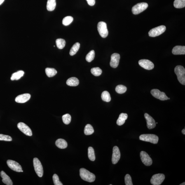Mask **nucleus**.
<instances>
[{
	"instance_id": "obj_4",
	"label": "nucleus",
	"mask_w": 185,
	"mask_h": 185,
	"mask_svg": "<svg viewBox=\"0 0 185 185\" xmlns=\"http://www.w3.org/2000/svg\"><path fill=\"white\" fill-rule=\"evenodd\" d=\"M166 28L164 25H160L151 29L148 32L150 37H155L160 35L164 32Z\"/></svg>"
},
{
	"instance_id": "obj_5",
	"label": "nucleus",
	"mask_w": 185,
	"mask_h": 185,
	"mask_svg": "<svg viewBox=\"0 0 185 185\" xmlns=\"http://www.w3.org/2000/svg\"><path fill=\"white\" fill-rule=\"evenodd\" d=\"M97 29L99 34L103 38L107 37L109 34L107 24L103 21L99 22L97 25Z\"/></svg>"
},
{
	"instance_id": "obj_10",
	"label": "nucleus",
	"mask_w": 185,
	"mask_h": 185,
	"mask_svg": "<svg viewBox=\"0 0 185 185\" xmlns=\"http://www.w3.org/2000/svg\"><path fill=\"white\" fill-rule=\"evenodd\" d=\"M140 156L142 163L146 166H149L152 165V160L147 153L144 151H141Z\"/></svg>"
},
{
	"instance_id": "obj_11",
	"label": "nucleus",
	"mask_w": 185,
	"mask_h": 185,
	"mask_svg": "<svg viewBox=\"0 0 185 185\" xmlns=\"http://www.w3.org/2000/svg\"><path fill=\"white\" fill-rule=\"evenodd\" d=\"M7 163L8 166L12 170L17 172H21L22 170V167L17 162L13 160H8Z\"/></svg>"
},
{
	"instance_id": "obj_3",
	"label": "nucleus",
	"mask_w": 185,
	"mask_h": 185,
	"mask_svg": "<svg viewBox=\"0 0 185 185\" xmlns=\"http://www.w3.org/2000/svg\"><path fill=\"white\" fill-rule=\"evenodd\" d=\"M139 139L141 141L154 144L158 143L159 140L158 136L153 134H142L139 136Z\"/></svg>"
},
{
	"instance_id": "obj_34",
	"label": "nucleus",
	"mask_w": 185,
	"mask_h": 185,
	"mask_svg": "<svg viewBox=\"0 0 185 185\" xmlns=\"http://www.w3.org/2000/svg\"><path fill=\"white\" fill-rule=\"evenodd\" d=\"M92 74L95 76H99L102 74V71L99 67H95L92 68L91 69Z\"/></svg>"
},
{
	"instance_id": "obj_7",
	"label": "nucleus",
	"mask_w": 185,
	"mask_h": 185,
	"mask_svg": "<svg viewBox=\"0 0 185 185\" xmlns=\"http://www.w3.org/2000/svg\"><path fill=\"white\" fill-rule=\"evenodd\" d=\"M33 163L36 174L38 177H42L43 175V170L41 162L38 158H34Z\"/></svg>"
},
{
	"instance_id": "obj_38",
	"label": "nucleus",
	"mask_w": 185,
	"mask_h": 185,
	"mask_svg": "<svg viewBox=\"0 0 185 185\" xmlns=\"http://www.w3.org/2000/svg\"><path fill=\"white\" fill-rule=\"evenodd\" d=\"M0 141H12V139L9 136L0 134Z\"/></svg>"
},
{
	"instance_id": "obj_16",
	"label": "nucleus",
	"mask_w": 185,
	"mask_h": 185,
	"mask_svg": "<svg viewBox=\"0 0 185 185\" xmlns=\"http://www.w3.org/2000/svg\"><path fill=\"white\" fill-rule=\"evenodd\" d=\"M144 116L147 122L148 128L149 129H151L155 128L156 126V123L154 119L147 113H145Z\"/></svg>"
},
{
	"instance_id": "obj_14",
	"label": "nucleus",
	"mask_w": 185,
	"mask_h": 185,
	"mask_svg": "<svg viewBox=\"0 0 185 185\" xmlns=\"http://www.w3.org/2000/svg\"><path fill=\"white\" fill-rule=\"evenodd\" d=\"M121 154L119 148L117 146H115L113 149V153L112 158V162L113 164H116L117 163L120 158Z\"/></svg>"
},
{
	"instance_id": "obj_33",
	"label": "nucleus",
	"mask_w": 185,
	"mask_h": 185,
	"mask_svg": "<svg viewBox=\"0 0 185 185\" xmlns=\"http://www.w3.org/2000/svg\"><path fill=\"white\" fill-rule=\"evenodd\" d=\"M74 20V18L71 16H69L64 17L62 20V24L65 26H68Z\"/></svg>"
},
{
	"instance_id": "obj_24",
	"label": "nucleus",
	"mask_w": 185,
	"mask_h": 185,
	"mask_svg": "<svg viewBox=\"0 0 185 185\" xmlns=\"http://www.w3.org/2000/svg\"><path fill=\"white\" fill-rule=\"evenodd\" d=\"M24 73V71L22 70L19 71L17 72L13 73L12 75L11 80L13 81L15 80H18L23 76Z\"/></svg>"
},
{
	"instance_id": "obj_13",
	"label": "nucleus",
	"mask_w": 185,
	"mask_h": 185,
	"mask_svg": "<svg viewBox=\"0 0 185 185\" xmlns=\"http://www.w3.org/2000/svg\"><path fill=\"white\" fill-rule=\"evenodd\" d=\"M139 64L141 67L148 70H151L154 67L153 63L147 59H141L139 61Z\"/></svg>"
},
{
	"instance_id": "obj_28",
	"label": "nucleus",
	"mask_w": 185,
	"mask_h": 185,
	"mask_svg": "<svg viewBox=\"0 0 185 185\" xmlns=\"http://www.w3.org/2000/svg\"><path fill=\"white\" fill-rule=\"evenodd\" d=\"M94 130L93 127L90 124L87 125L85 126L84 130V133L86 135H90L93 134Z\"/></svg>"
},
{
	"instance_id": "obj_27",
	"label": "nucleus",
	"mask_w": 185,
	"mask_h": 185,
	"mask_svg": "<svg viewBox=\"0 0 185 185\" xmlns=\"http://www.w3.org/2000/svg\"><path fill=\"white\" fill-rule=\"evenodd\" d=\"M174 7L181 8L185 6V0H175L174 3Z\"/></svg>"
},
{
	"instance_id": "obj_15",
	"label": "nucleus",
	"mask_w": 185,
	"mask_h": 185,
	"mask_svg": "<svg viewBox=\"0 0 185 185\" xmlns=\"http://www.w3.org/2000/svg\"><path fill=\"white\" fill-rule=\"evenodd\" d=\"M120 58V55L118 53H114L111 56L110 66L113 68L117 67L119 64Z\"/></svg>"
},
{
	"instance_id": "obj_18",
	"label": "nucleus",
	"mask_w": 185,
	"mask_h": 185,
	"mask_svg": "<svg viewBox=\"0 0 185 185\" xmlns=\"http://www.w3.org/2000/svg\"><path fill=\"white\" fill-rule=\"evenodd\" d=\"M172 53L175 55H185V46H176L173 48Z\"/></svg>"
},
{
	"instance_id": "obj_37",
	"label": "nucleus",
	"mask_w": 185,
	"mask_h": 185,
	"mask_svg": "<svg viewBox=\"0 0 185 185\" xmlns=\"http://www.w3.org/2000/svg\"><path fill=\"white\" fill-rule=\"evenodd\" d=\"M53 179L54 184L55 185H63L62 183L59 180L58 176L57 174H54L53 177Z\"/></svg>"
},
{
	"instance_id": "obj_17",
	"label": "nucleus",
	"mask_w": 185,
	"mask_h": 185,
	"mask_svg": "<svg viewBox=\"0 0 185 185\" xmlns=\"http://www.w3.org/2000/svg\"><path fill=\"white\" fill-rule=\"evenodd\" d=\"M31 98L30 94L26 93L19 95L15 99V101L20 103H23L28 101Z\"/></svg>"
},
{
	"instance_id": "obj_31",
	"label": "nucleus",
	"mask_w": 185,
	"mask_h": 185,
	"mask_svg": "<svg viewBox=\"0 0 185 185\" xmlns=\"http://www.w3.org/2000/svg\"><path fill=\"white\" fill-rule=\"evenodd\" d=\"M88 155L89 159L92 161H94L95 160V153L93 148L89 147L88 149Z\"/></svg>"
},
{
	"instance_id": "obj_19",
	"label": "nucleus",
	"mask_w": 185,
	"mask_h": 185,
	"mask_svg": "<svg viewBox=\"0 0 185 185\" xmlns=\"http://www.w3.org/2000/svg\"><path fill=\"white\" fill-rule=\"evenodd\" d=\"M1 176L3 179L2 180L4 184L7 185H13V182L10 178L3 171H2L1 172Z\"/></svg>"
},
{
	"instance_id": "obj_12",
	"label": "nucleus",
	"mask_w": 185,
	"mask_h": 185,
	"mask_svg": "<svg viewBox=\"0 0 185 185\" xmlns=\"http://www.w3.org/2000/svg\"><path fill=\"white\" fill-rule=\"evenodd\" d=\"M17 127L25 135L28 136H32V133L31 129L23 123H19L17 125Z\"/></svg>"
},
{
	"instance_id": "obj_41",
	"label": "nucleus",
	"mask_w": 185,
	"mask_h": 185,
	"mask_svg": "<svg viewBox=\"0 0 185 185\" xmlns=\"http://www.w3.org/2000/svg\"><path fill=\"white\" fill-rule=\"evenodd\" d=\"M4 1L5 0H0V5L2 4L3 3Z\"/></svg>"
},
{
	"instance_id": "obj_43",
	"label": "nucleus",
	"mask_w": 185,
	"mask_h": 185,
	"mask_svg": "<svg viewBox=\"0 0 185 185\" xmlns=\"http://www.w3.org/2000/svg\"><path fill=\"white\" fill-rule=\"evenodd\" d=\"M180 185H185V182H184V183H182V184H180Z\"/></svg>"
},
{
	"instance_id": "obj_39",
	"label": "nucleus",
	"mask_w": 185,
	"mask_h": 185,
	"mask_svg": "<svg viewBox=\"0 0 185 185\" xmlns=\"http://www.w3.org/2000/svg\"><path fill=\"white\" fill-rule=\"evenodd\" d=\"M125 184L126 185H133V184H132V178H131L129 174H127L125 176Z\"/></svg>"
},
{
	"instance_id": "obj_42",
	"label": "nucleus",
	"mask_w": 185,
	"mask_h": 185,
	"mask_svg": "<svg viewBox=\"0 0 185 185\" xmlns=\"http://www.w3.org/2000/svg\"><path fill=\"white\" fill-rule=\"evenodd\" d=\"M182 133L184 134V135H185V129H183L182 131Z\"/></svg>"
},
{
	"instance_id": "obj_22",
	"label": "nucleus",
	"mask_w": 185,
	"mask_h": 185,
	"mask_svg": "<svg viewBox=\"0 0 185 185\" xmlns=\"http://www.w3.org/2000/svg\"><path fill=\"white\" fill-rule=\"evenodd\" d=\"M55 144L57 147L60 149H64L67 148L68 146L67 142L62 139H58L56 141Z\"/></svg>"
},
{
	"instance_id": "obj_21",
	"label": "nucleus",
	"mask_w": 185,
	"mask_h": 185,
	"mask_svg": "<svg viewBox=\"0 0 185 185\" xmlns=\"http://www.w3.org/2000/svg\"><path fill=\"white\" fill-rule=\"evenodd\" d=\"M67 85L71 86H76L79 84V81L76 77H71L68 79L66 82Z\"/></svg>"
},
{
	"instance_id": "obj_40",
	"label": "nucleus",
	"mask_w": 185,
	"mask_h": 185,
	"mask_svg": "<svg viewBox=\"0 0 185 185\" xmlns=\"http://www.w3.org/2000/svg\"><path fill=\"white\" fill-rule=\"evenodd\" d=\"M88 4L90 6H93L95 3V0H86Z\"/></svg>"
},
{
	"instance_id": "obj_35",
	"label": "nucleus",
	"mask_w": 185,
	"mask_h": 185,
	"mask_svg": "<svg viewBox=\"0 0 185 185\" xmlns=\"http://www.w3.org/2000/svg\"><path fill=\"white\" fill-rule=\"evenodd\" d=\"M95 57V52L94 50H92L87 55L86 60L88 62H91L94 60Z\"/></svg>"
},
{
	"instance_id": "obj_23",
	"label": "nucleus",
	"mask_w": 185,
	"mask_h": 185,
	"mask_svg": "<svg viewBox=\"0 0 185 185\" xmlns=\"http://www.w3.org/2000/svg\"><path fill=\"white\" fill-rule=\"evenodd\" d=\"M56 5V0H48L47 4V9L49 11H53Z\"/></svg>"
},
{
	"instance_id": "obj_36",
	"label": "nucleus",
	"mask_w": 185,
	"mask_h": 185,
	"mask_svg": "<svg viewBox=\"0 0 185 185\" xmlns=\"http://www.w3.org/2000/svg\"><path fill=\"white\" fill-rule=\"evenodd\" d=\"M62 119L63 121L65 124L68 125L71 121V116L69 114L64 115L62 117Z\"/></svg>"
},
{
	"instance_id": "obj_44",
	"label": "nucleus",
	"mask_w": 185,
	"mask_h": 185,
	"mask_svg": "<svg viewBox=\"0 0 185 185\" xmlns=\"http://www.w3.org/2000/svg\"><path fill=\"white\" fill-rule=\"evenodd\" d=\"M23 172V171L22 170V171H21V172Z\"/></svg>"
},
{
	"instance_id": "obj_26",
	"label": "nucleus",
	"mask_w": 185,
	"mask_h": 185,
	"mask_svg": "<svg viewBox=\"0 0 185 185\" xmlns=\"http://www.w3.org/2000/svg\"><path fill=\"white\" fill-rule=\"evenodd\" d=\"M45 72L48 77H52L57 74V71L55 69L48 68L45 69Z\"/></svg>"
},
{
	"instance_id": "obj_1",
	"label": "nucleus",
	"mask_w": 185,
	"mask_h": 185,
	"mask_svg": "<svg viewBox=\"0 0 185 185\" xmlns=\"http://www.w3.org/2000/svg\"><path fill=\"white\" fill-rule=\"evenodd\" d=\"M80 175L82 179L87 182H93L95 180V176L85 168L80 169Z\"/></svg>"
},
{
	"instance_id": "obj_20",
	"label": "nucleus",
	"mask_w": 185,
	"mask_h": 185,
	"mask_svg": "<svg viewBox=\"0 0 185 185\" xmlns=\"http://www.w3.org/2000/svg\"><path fill=\"white\" fill-rule=\"evenodd\" d=\"M128 117V115L127 113H121L119 115L117 120V124L118 125L121 126L123 125L125 123V120Z\"/></svg>"
},
{
	"instance_id": "obj_8",
	"label": "nucleus",
	"mask_w": 185,
	"mask_h": 185,
	"mask_svg": "<svg viewBox=\"0 0 185 185\" xmlns=\"http://www.w3.org/2000/svg\"><path fill=\"white\" fill-rule=\"evenodd\" d=\"M165 179L164 174H155L152 177L151 183L153 185H160L162 184Z\"/></svg>"
},
{
	"instance_id": "obj_29",
	"label": "nucleus",
	"mask_w": 185,
	"mask_h": 185,
	"mask_svg": "<svg viewBox=\"0 0 185 185\" xmlns=\"http://www.w3.org/2000/svg\"><path fill=\"white\" fill-rule=\"evenodd\" d=\"M101 97L102 100L105 102H109L111 101L110 94L107 91H105L102 92Z\"/></svg>"
},
{
	"instance_id": "obj_9",
	"label": "nucleus",
	"mask_w": 185,
	"mask_h": 185,
	"mask_svg": "<svg viewBox=\"0 0 185 185\" xmlns=\"http://www.w3.org/2000/svg\"><path fill=\"white\" fill-rule=\"evenodd\" d=\"M151 93L153 97L157 99H159L160 100L165 101L168 99V98L165 92H161L157 89L152 90H151Z\"/></svg>"
},
{
	"instance_id": "obj_6",
	"label": "nucleus",
	"mask_w": 185,
	"mask_h": 185,
	"mask_svg": "<svg viewBox=\"0 0 185 185\" xmlns=\"http://www.w3.org/2000/svg\"><path fill=\"white\" fill-rule=\"evenodd\" d=\"M148 7V4L146 3H137L133 7L132 11L134 15H138L145 10Z\"/></svg>"
},
{
	"instance_id": "obj_30",
	"label": "nucleus",
	"mask_w": 185,
	"mask_h": 185,
	"mask_svg": "<svg viewBox=\"0 0 185 185\" xmlns=\"http://www.w3.org/2000/svg\"><path fill=\"white\" fill-rule=\"evenodd\" d=\"M56 42L57 48L59 49H62L65 46L66 41L63 39L59 38L56 40Z\"/></svg>"
},
{
	"instance_id": "obj_25",
	"label": "nucleus",
	"mask_w": 185,
	"mask_h": 185,
	"mask_svg": "<svg viewBox=\"0 0 185 185\" xmlns=\"http://www.w3.org/2000/svg\"><path fill=\"white\" fill-rule=\"evenodd\" d=\"M80 46V44L78 42L75 43L73 45L70 52V55L72 56L76 54L79 50Z\"/></svg>"
},
{
	"instance_id": "obj_2",
	"label": "nucleus",
	"mask_w": 185,
	"mask_h": 185,
	"mask_svg": "<svg viewBox=\"0 0 185 185\" xmlns=\"http://www.w3.org/2000/svg\"><path fill=\"white\" fill-rule=\"evenodd\" d=\"M174 72L177 75L179 82L184 85L185 84V69L181 66H177L174 69Z\"/></svg>"
},
{
	"instance_id": "obj_32",
	"label": "nucleus",
	"mask_w": 185,
	"mask_h": 185,
	"mask_svg": "<svg viewBox=\"0 0 185 185\" xmlns=\"http://www.w3.org/2000/svg\"><path fill=\"white\" fill-rule=\"evenodd\" d=\"M116 91L119 94H123L126 92L127 88L124 85H119L117 86L116 88Z\"/></svg>"
}]
</instances>
